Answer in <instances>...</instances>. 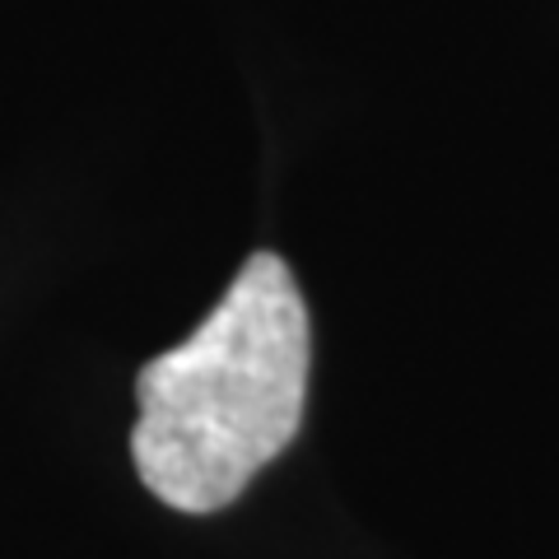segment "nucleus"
<instances>
[{
	"label": "nucleus",
	"mask_w": 559,
	"mask_h": 559,
	"mask_svg": "<svg viewBox=\"0 0 559 559\" xmlns=\"http://www.w3.org/2000/svg\"><path fill=\"white\" fill-rule=\"evenodd\" d=\"M312 331L275 252L242 261L215 312L135 378V476L178 513H219L294 443Z\"/></svg>",
	"instance_id": "1"
}]
</instances>
